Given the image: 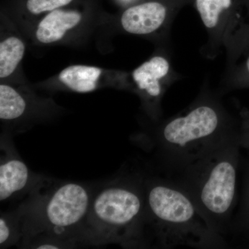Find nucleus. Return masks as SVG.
<instances>
[{
    "mask_svg": "<svg viewBox=\"0 0 249 249\" xmlns=\"http://www.w3.org/2000/svg\"><path fill=\"white\" fill-rule=\"evenodd\" d=\"M147 227L163 248L225 247L224 237L210 224L192 196L175 180H144Z\"/></svg>",
    "mask_w": 249,
    "mask_h": 249,
    "instance_id": "nucleus-1",
    "label": "nucleus"
},
{
    "mask_svg": "<svg viewBox=\"0 0 249 249\" xmlns=\"http://www.w3.org/2000/svg\"><path fill=\"white\" fill-rule=\"evenodd\" d=\"M241 147L238 132L177 173L214 230L224 237L237 198Z\"/></svg>",
    "mask_w": 249,
    "mask_h": 249,
    "instance_id": "nucleus-2",
    "label": "nucleus"
},
{
    "mask_svg": "<svg viewBox=\"0 0 249 249\" xmlns=\"http://www.w3.org/2000/svg\"><path fill=\"white\" fill-rule=\"evenodd\" d=\"M145 227L144 180L125 178L93 196L80 237L93 245L134 247L144 242Z\"/></svg>",
    "mask_w": 249,
    "mask_h": 249,
    "instance_id": "nucleus-3",
    "label": "nucleus"
},
{
    "mask_svg": "<svg viewBox=\"0 0 249 249\" xmlns=\"http://www.w3.org/2000/svg\"><path fill=\"white\" fill-rule=\"evenodd\" d=\"M235 132L224 125L215 107L202 104L168 121L153 142L162 165L176 175Z\"/></svg>",
    "mask_w": 249,
    "mask_h": 249,
    "instance_id": "nucleus-4",
    "label": "nucleus"
},
{
    "mask_svg": "<svg viewBox=\"0 0 249 249\" xmlns=\"http://www.w3.org/2000/svg\"><path fill=\"white\" fill-rule=\"evenodd\" d=\"M93 195L89 188L76 182L55 187L43 199L36 201L23 224L28 241L49 236L74 245L84 226Z\"/></svg>",
    "mask_w": 249,
    "mask_h": 249,
    "instance_id": "nucleus-5",
    "label": "nucleus"
},
{
    "mask_svg": "<svg viewBox=\"0 0 249 249\" xmlns=\"http://www.w3.org/2000/svg\"><path fill=\"white\" fill-rule=\"evenodd\" d=\"M166 9L158 2H147L126 10L121 17V24L126 31L144 35L158 29L164 22Z\"/></svg>",
    "mask_w": 249,
    "mask_h": 249,
    "instance_id": "nucleus-6",
    "label": "nucleus"
},
{
    "mask_svg": "<svg viewBox=\"0 0 249 249\" xmlns=\"http://www.w3.org/2000/svg\"><path fill=\"white\" fill-rule=\"evenodd\" d=\"M34 175L19 157L9 155L0 164V201L4 202L27 189Z\"/></svg>",
    "mask_w": 249,
    "mask_h": 249,
    "instance_id": "nucleus-7",
    "label": "nucleus"
},
{
    "mask_svg": "<svg viewBox=\"0 0 249 249\" xmlns=\"http://www.w3.org/2000/svg\"><path fill=\"white\" fill-rule=\"evenodd\" d=\"M81 18L78 11L53 10L41 21L36 37L45 44L61 40L67 31L78 25Z\"/></svg>",
    "mask_w": 249,
    "mask_h": 249,
    "instance_id": "nucleus-8",
    "label": "nucleus"
},
{
    "mask_svg": "<svg viewBox=\"0 0 249 249\" xmlns=\"http://www.w3.org/2000/svg\"><path fill=\"white\" fill-rule=\"evenodd\" d=\"M169 69V63L164 58L156 56L136 69L132 76L139 89L150 97L158 98L161 93L160 79L166 76Z\"/></svg>",
    "mask_w": 249,
    "mask_h": 249,
    "instance_id": "nucleus-9",
    "label": "nucleus"
},
{
    "mask_svg": "<svg viewBox=\"0 0 249 249\" xmlns=\"http://www.w3.org/2000/svg\"><path fill=\"white\" fill-rule=\"evenodd\" d=\"M102 70L98 67L73 65L67 67L59 74V80L72 91L88 93L97 88Z\"/></svg>",
    "mask_w": 249,
    "mask_h": 249,
    "instance_id": "nucleus-10",
    "label": "nucleus"
},
{
    "mask_svg": "<svg viewBox=\"0 0 249 249\" xmlns=\"http://www.w3.org/2000/svg\"><path fill=\"white\" fill-rule=\"evenodd\" d=\"M25 47L20 39L10 37L0 44V78L14 73L24 56Z\"/></svg>",
    "mask_w": 249,
    "mask_h": 249,
    "instance_id": "nucleus-11",
    "label": "nucleus"
},
{
    "mask_svg": "<svg viewBox=\"0 0 249 249\" xmlns=\"http://www.w3.org/2000/svg\"><path fill=\"white\" fill-rule=\"evenodd\" d=\"M27 103L24 98L11 86L0 85V119L14 121L25 113Z\"/></svg>",
    "mask_w": 249,
    "mask_h": 249,
    "instance_id": "nucleus-12",
    "label": "nucleus"
},
{
    "mask_svg": "<svg viewBox=\"0 0 249 249\" xmlns=\"http://www.w3.org/2000/svg\"><path fill=\"white\" fill-rule=\"evenodd\" d=\"M1 214L0 217V248L16 245L20 237V219L23 213Z\"/></svg>",
    "mask_w": 249,
    "mask_h": 249,
    "instance_id": "nucleus-13",
    "label": "nucleus"
},
{
    "mask_svg": "<svg viewBox=\"0 0 249 249\" xmlns=\"http://www.w3.org/2000/svg\"><path fill=\"white\" fill-rule=\"evenodd\" d=\"M196 4L204 25L208 29H213L222 11L230 7L231 0H196Z\"/></svg>",
    "mask_w": 249,
    "mask_h": 249,
    "instance_id": "nucleus-14",
    "label": "nucleus"
},
{
    "mask_svg": "<svg viewBox=\"0 0 249 249\" xmlns=\"http://www.w3.org/2000/svg\"><path fill=\"white\" fill-rule=\"evenodd\" d=\"M72 0H28L27 7L33 14H40L45 11H53L70 4Z\"/></svg>",
    "mask_w": 249,
    "mask_h": 249,
    "instance_id": "nucleus-15",
    "label": "nucleus"
},
{
    "mask_svg": "<svg viewBox=\"0 0 249 249\" xmlns=\"http://www.w3.org/2000/svg\"><path fill=\"white\" fill-rule=\"evenodd\" d=\"M237 226L241 229L249 231V173L247 174V178L245 179Z\"/></svg>",
    "mask_w": 249,
    "mask_h": 249,
    "instance_id": "nucleus-16",
    "label": "nucleus"
},
{
    "mask_svg": "<svg viewBox=\"0 0 249 249\" xmlns=\"http://www.w3.org/2000/svg\"><path fill=\"white\" fill-rule=\"evenodd\" d=\"M238 134L241 147L249 150V119L246 121Z\"/></svg>",
    "mask_w": 249,
    "mask_h": 249,
    "instance_id": "nucleus-17",
    "label": "nucleus"
},
{
    "mask_svg": "<svg viewBox=\"0 0 249 249\" xmlns=\"http://www.w3.org/2000/svg\"><path fill=\"white\" fill-rule=\"evenodd\" d=\"M246 68H247V73L249 75V55L247 58V62H246Z\"/></svg>",
    "mask_w": 249,
    "mask_h": 249,
    "instance_id": "nucleus-18",
    "label": "nucleus"
}]
</instances>
